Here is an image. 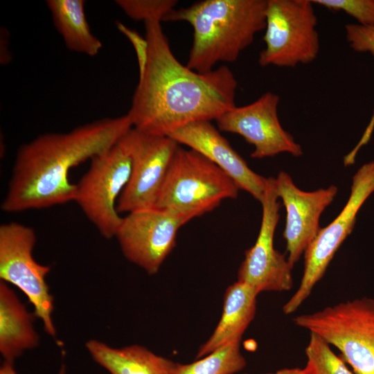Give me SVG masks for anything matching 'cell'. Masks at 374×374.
<instances>
[{
  "label": "cell",
  "mask_w": 374,
  "mask_h": 374,
  "mask_svg": "<svg viewBox=\"0 0 374 374\" xmlns=\"http://www.w3.org/2000/svg\"><path fill=\"white\" fill-rule=\"evenodd\" d=\"M144 23L149 56L127 114L133 127L168 136L193 123L216 121L235 107L238 82L228 66L204 73L190 69L172 53L161 21Z\"/></svg>",
  "instance_id": "obj_1"
},
{
  "label": "cell",
  "mask_w": 374,
  "mask_h": 374,
  "mask_svg": "<svg viewBox=\"0 0 374 374\" xmlns=\"http://www.w3.org/2000/svg\"><path fill=\"white\" fill-rule=\"evenodd\" d=\"M132 127L127 115L104 118L67 132L46 133L18 150L1 209L18 213L74 200L70 170L101 154Z\"/></svg>",
  "instance_id": "obj_2"
},
{
  "label": "cell",
  "mask_w": 374,
  "mask_h": 374,
  "mask_svg": "<svg viewBox=\"0 0 374 374\" xmlns=\"http://www.w3.org/2000/svg\"><path fill=\"white\" fill-rule=\"evenodd\" d=\"M267 0H204L173 9L164 21H184L193 29L186 66L198 73L235 62L265 30Z\"/></svg>",
  "instance_id": "obj_3"
},
{
  "label": "cell",
  "mask_w": 374,
  "mask_h": 374,
  "mask_svg": "<svg viewBox=\"0 0 374 374\" xmlns=\"http://www.w3.org/2000/svg\"><path fill=\"white\" fill-rule=\"evenodd\" d=\"M240 188L218 166L193 150L177 149L154 208L191 220L210 212Z\"/></svg>",
  "instance_id": "obj_4"
},
{
  "label": "cell",
  "mask_w": 374,
  "mask_h": 374,
  "mask_svg": "<svg viewBox=\"0 0 374 374\" xmlns=\"http://www.w3.org/2000/svg\"><path fill=\"white\" fill-rule=\"evenodd\" d=\"M336 347L355 374H374V299L341 302L293 319Z\"/></svg>",
  "instance_id": "obj_5"
},
{
  "label": "cell",
  "mask_w": 374,
  "mask_h": 374,
  "mask_svg": "<svg viewBox=\"0 0 374 374\" xmlns=\"http://www.w3.org/2000/svg\"><path fill=\"white\" fill-rule=\"evenodd\" d=\"M311 0H267L262 66L294 67L317 57L320 42Z\"/></svg>",
  "instance_id": "obj_6"
},
{
  "label": "cell",
  "mask_w": 374,
  "mask_h": 374,
  "mask_svg": "<svg viewBox=\"0 0 374 374\" xmlns=\"http://www.w3.org/2000/svg\"><path fill=\"white\" fill-rule=\"evenodd\" d=\"M36 241L35 231L29 226L15 222L1 224L0 280L15 285L26 296L45 332L55 339L54 298L46 280L51 267L35 260Z\"/></svg>",
  "instance_id": "obj_7"
},
{
  "label": "cell",
  "mask_w": 374,
  "mask_h": 374,
  "mask_svg": "<svg viewBox=\"0 0 374 374\" xmlns=\"http://www.w3.org/2000/svg\"><path fill=\"white\" fill-rule=\"evenodd\" d=\"M131 173V160L118 142L91 159L86 173L75 184L74 202L106 239L115 237L122 222L116 206Z\"/></svg>",
  "instance_id": "obj_8"
},
{
  "label": "cell",
  "mask_w": 374,
  "mask_h": 374,
  "mask_svg": "<svg viewBox=\"0 0 374 374\" xmlns=\"http://www.w3.org/2000/svg\"><path fill=\"white\" fill-rule=\"evenodd\" d=\"M374 192V161L362 165L353 177L350 195L338 216L321 228L304 252L301 283L283 307L285 314L294 312L310 295L323 278L335 253L352 232L360 208Z\"/></svg>",
  "instance_id": "obj_9"
},
{
  "label": "cell",
  "mask_w": 374,
  "mask_h": 374,
  "mask_svg": "<svg viewBox=\"0 0 374 374\" xmlns=\"http://www.w3.org/2000/svg\"><path fill=\"white\" fill-rule=\"evenodd\" d=\"M118 143L130 156L131 173L118 199V212L154 208L179 144L169 136L151 134L133 127Z\"/></svg>",
  "instance_id": "obj_10"
},
{
  "label": "cell",
  "mask_w": 374,
  "mask_h": 374,
  "mask_svg": "<svg viewBox=\"0 0 374 374\" xmlns=\"http://www.w3.org/2000/svg\"><path fill=\"white\" fill-rule=\"evenodd\" d=\"M190 220L157 208L138 210L123 217L115 238L126 259L152 275L176 245L179 229Z\"/></svg>",
  "instance_id": "obj_11"
},
{
  "label": "cell",
  "mask_w": 374,
  "mask_h": 374,
  "mask_svg": "<svg viewBox=\"0 0 374 374\" xmlns=\"http://www.w3.org/2000/svg\"><path fill=\"white\" fill-rule=\"evenodd\" d=\"M275 190V178H267L262 202V221L255 244L245 252L238 272V280L259 294L262 292H285L292 289V269L285 255L274 246V237L279 220L280 202Z\"/></svg>",
  "instance_id": "obj_12"
},
{
  "label": "cell",
  "mask_w": 374,
  "mask_h": 374,
  "mask_svg": "<svg viewBox=\"0 0 374 374\" xmlns=\"http://www.w3.org/2000/svg\"><path fill=\"white\" fill-rule=\"evenodd\" d=\"M279 96L268 91L256 101L235 107L221 115L216 123L219 130L239 134L254 146L253 159L280 153L294 157L303 154L300 144L282 127L278 115Z\"/></svg>",
  "instance_id": "obj_13"
},
{
  "label": "cell",
  "mask_w": 374,
  "mask_h": 374,
  "mask_svg": "<svg viewBox=\"0 0 374 374\" xmlns=\"http://www.w3.org/2000/svg\"><path fill=\"white\" fill-rule=\"evenodd\" d=\"M275 190L286 211L283 235L287 260L294 267L319 232L320 217L334 200L338 188L331 185L311 192L303 191L295 185L289 174L280 171L275 178Z\"/></svg>",
  "instance_id": "obj_14"
},
{
  "label": "cell",
  "mask_w": 374,
  "mask_h": 374,
  "mask_svg": "<svg viewBox=\"0 0 374 374\" xmlns=\"http://www.w3.org/2000/svg\"><path fill=\"white\" fill-rule=\"evenodd\" d=\"M168 136L189 147L218 166L240 189L262 202L267 178L253 172L211 121L188 124Z\"/></svg>",
  "instance_id": "obj_15"
},
{
  "label": "cell",
  "mask_w": 374,
  "mask_h": 374,
  "mask_svg": "<svg viewBox=\"0 0 374 374\" xmlns=\"http://www.w3.org/2000/svg\"><path fill=\"white\" fill-rule=\"evenodd\" d=\"M35 317L8 284L0 280V353L5 361L15 362L39 346Z\"/></svg>",
  "instance_id": "obj_16"
},
{
  "label": "cell",
  "mask_w": 374,
  "mask_h": 374,
  "mask_svg": "<svg viewBox=\"0 0 374 374\" xmlns=\"http://www.w3.org/2000/svg\"><path fill=\"white\" fill-rule=\"evenodd\" d=\"M258 294L253 287L238 280L228 287L221 318L213 334L199 348L196 358H202L230 342L241 340L254 319Z\"/></svg>",
  "instance_id": "obj_17"
},
{
  "label": "cell",
  "mask_w": 374,
  "mask_h": 374,
  "mask_svg": "<svg viewBox=\"0 0 374 374\" xmlns=\"http://www.w3.org/2000/svg\"><path fill=\"white\" fill-rule=\"evenodd\" d=\"M85 348L109 374H175L178 364L139 344L116 348L92 339Z\"/></svg>",
  "instance_id": "obj_18"
},
{
  "label": "cell",
  "mask_w": 374,
  "mask_h": 374,
  "mask_svg": "<svg viewBox=\"0 0 374 374\" xmlns=\"http://www.w3.org/2000/svg\"><path fill=\"white\" fill-rule=\"evenodd\" d=\"M83 0H47L53 25L66 47L73 52L88 56L98 54L101 41L89 27Z\"/></svg>",
  "instance_id": "obj_19"
},
{
  "label": "cell",
  "mask_w": 374,
  "mask_h": 374,
  "mask_svg": "<svg viewBox=\"0 0 374 374\" xmlns=\"http://www.w3.org/2000/svg\"><path fill=\"white\" fill-rule=\"evenodd\" d=\"M240 340L230 342L190 364H177L175 374H235L247 364Z\"/></svg>",
  "instance_id": "obj_20"
},
{
  "label": "cell",
  "mask_w": 374,
  "mask_h": 374,
  "mask_svg": "<svg viewBox=\"0 0 374 374\" xmlns=\"http://www.w3.org/2000/svg\"><path fill=\"white\" fill-rule=\"evenodd\" d=\"M321 337L310 332L305 353L307 363L303 368L306 374H355L347 367L345 361L330 348Z\"/></svg>",
  "instance_id": "obj_21"
},
{
  "label": "cell",
  "mask_w": 374,
  "mask_h": 374,
  "mask_svg": "<svg viewBox=\"0 0 374 374\" xmlns=\"http://www.w3.org/2000/svg\"><path fill=\"white\" fill-rule=\"evenodd\" d=\"M346 37L351 48L357 52L369 53L374 56V26L349 24L345 26ZM374 130V111L370 122L355 147L344 158L345 166L353 165L360 148L369 141Z\"/></svg>",
  "instance_id": "obj_22"
},
{
  "label": "cell",
  "mask_w": 374,
  "mask_h": 374,
  "mask_svg": "<svg viewBox=\"0 0 374 374\" xmlns=\"http://www.w3.org/2000/svg\"><path fill=\"white\" fill-rule=\"evenodd\" d=\"M116 3L130 18L136 21H163L175 9V0H117Z\"/></svg>",
  "instance_id": "obj_23"
},
{
  "label": "cell",
  "mask_w": 374,
  "mask_h": 374,
  "mask_svg": "<svg viewBox=\"0 0 374 374\" xmlns=\"http://www.w3.org/2000/svg\"><path fill=\"white\" fill-rule=\"evenodd\" d=\"M332 10H340L357 20L359 24L374 26V0H312Z\"/></svg>",
  "instance_id": "obj_24"
},
{
  "label": "cell",
  "mask_w": 374,
  "mask_h": 374,
  "mask_svg": "<svg viewBox=\"0 0 374 374\" xmlns=\"http://www.w3.org/2000/svg\"><path fill=\"white\" fill-rule=\"evenodd\" d=\"M119 32L124 35L131 42L135 51L138 67L139 76L141 75L145 69L149 56V43L148 39L142 37L138 32L131 29L121 22L116 23Z\"/></svg>",
  "instance_id": "obj_25"
},
{
  "label": "cell",
  "mask_w": 374,
  "mask_h": 374,
  "mask_svg": "<svg viewBox=\"0 0 374 374\" xmlns=\"http://www.w3.org/2000/svg\"><path fill=\"white\" fill-rule=\"evenodd\" d=\"M0 374H18L14 366V362L3 361L1 368ZM57 374H66V368L64 364H62Z\"/></svg>",
  "instance_id": "obj_26"
},
{
  "label": "cell",
  "mask_w": 374,
  "mask_h": 374,
  "mask_svg": "<svg viewBox=\"0 0 374 374\" xmlns=\"http://www.w3.org/2000/svg\"><path fill=\"white\" fill-rule=\"evenodd\" d=\"M276 374H306L303 368H286L276 372Z\"/></svg>",
  "instance_id": "obj_27"
},
{
  "label": "cell",
  "mask_w": 374,
  "mask_h": 374,
  "mask_svg": "<svg viewBox=\"0 0 374 374\" xmlns=\"http://www.w3.org/2000/svg\"><path fill=\"white\" fill-rule=\"evenodd\" d=\"M245 374H248V373H245ZM263 374H276V373H263Z\"/></svg>",
  "instance_id": "obj_28"
}]
</instances>
